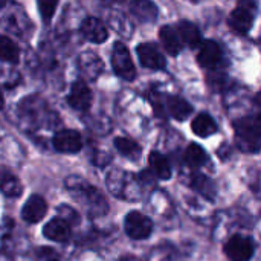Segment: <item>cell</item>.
<instances>
[{
	"label": "cell",
	"instance_id": "26",
	"mask_svg": "<svg viewBox=\"0 0 261 261\" xmlns=\"http://www.w3.org/2000/svg\"><path fill=\"white\" fill-rule=\"evenodd\" d=\"M38 3V9H40V15L43 17L44 21H49L57 9L58 0H37Z\"/></svg>",
	"mask_w": 261,
	"mask_h": 261
},
{
	"label": "cell",
	"instance_id": "21",
	"mask_svg": "<svg viewBox=\"0 0 261 261\" xmlns=\"http://www.w3.org/2000/svg\"><path fill=\"white\" fill-rule=\"evenodd\" d=\"M179 38L180 41L187 43L190 47H199L202 43V34L199 31V28L191 23V21H180L179 24Z\"/></svg>",
	"mask_w": 261,
	"mask_h": 261
},
{
	"label": "cell",
	"instance_id": "31",
	"mask_svg": "<svg viewBox=\"0 0 261 261\" xmlns=\"http://www.w3.org/2000/svg\"><path fill=\"white\" fill-rule=\"evenodd\" d=\"M6 2H8V0H0V6H3V5H5Z\"/></svg>",
	"mask_w": 261,
	"mask_h": 261
},
{
	"label": "cell",
	"instance_id": "24",
	"mask_svg": "<svg viewBox=\"0 0 261 261\" xmlns=\"http://www.w3.org/2000/svg\"><path fill=\"white\" fill-rule=\"evenodd\" d=\"M20 52L17 44L6 35H0V61L15 64L18 61Z\"/></svg>",
	"mask_w": 261,
	"mask_h": 261
},
{
	"label": "cell",
	"instance_id": "4",
	"mask_svg": "<svg viewBox=\"0 0 261 261\" xmlns=\"http://www.w3.org/2000/svg\"><path fill=\"white\" fill-rule=\"evenodd\" d=\"M125 234L133 240H145L153 231V222L139 211H130L124 219Z\"/></svg>",
	"mask_w": 261,
	"mask_h": 261
},
{
	"label": "cell",
	"instance_id": "5",
	"mask_svg": "<svg viewBox=\"0 0 261 261\" xmlns=\"http://www.w3.org/2000/svg\"><path fill=\"white\" fill-rule=\"evenodd\" d=\"M254 242L245 236H234L225 245V254L231 261H249L254 257Z\"/></svg>",
	"mask_w": 261,
	"mask_h": 261
},
{
	"label": "cell",
	"instance_id": "3",
	"mask_svg": "<svg viewBox=\"0 0 261 261\" xmlns=\"http://www.w3.org/2000/svg\"><path fill=\"white\" fill-rule=\"evenodd\" d=\"M112 66L115 73L127 81L135 80L136 76V69L135 64L132 61L130 52L127 49V46L121 41H116L113 44V50H112Z\"/></svg>",
	"mask_w": 261,
	"mask_h": 261
},
{
	"label": "cell",
	"instance_id": "6",
	"mask_svg": "<svg viewBox=\"0 0 261 261\" xmlns=\"http://www.w3.org/2000/svg\"><path fill=\"white\" fill-rule=\"evenodd\" d=\"M136 54L139 57V61L144 67L153 69V70H162L167 66V60L164 54L156 47L153 43H142L136 47Z\"/></svg>",
	"mask_w": 261,
	"mask_h": 261
},
{
	"label": "cell",
	"instance_id": "9",
	"mask_svg": "<svg viewBox=\"0 0 261 261\" xmlns=\"http://www.w3.org/2000/svg\"><path fill=\"white\" fill-rule=\"evenodd\" d=\"M254 18H255V9L239 5L229 15V26L236 32L246 34L251 31Z\"/></svg>",
	"mask_w": 261,
	"mask_h": 261
},
{
	"label": "cell",
	"instance_id": "20",
	"mask_svg": "<svg viewBox=\"0 0 261 261\" xmlns=\"http://www.w3.org/2000/svg\"><path fill=\"white\" fill-rule=\"evenodd\" d=\"M191 128L197 136L208 138V136H211V135H214L217 132V124L213 119V116H210L208 113H200L193 119Z\"/></svg>",
	"mask_w": 261,
	"mask_h": 261
},
{
	"label": "cell",
	"instance_id": "16",
	"mask_svg": "<svg viewBox=\"0 0 261 261\" xmlns=\"http://www.w3.org/2000/svg\"><path fill=\"white\" fill-rule=\"evenodd\" d=\"M148 164H150V171L154 174L156 179H164L168 180L171 177V165L168 159L161 154L159 151H151L148 156Z\"/></svg>",
	"mask_w": 261,
	"mask_h": 261
},
{
	"label": "cell",
	"instance_id": "11",
	"mask_svg": "<svg viewBox=\"0 0 261 261\" xmlns=\"http://www.w3.org/2000/svg\"><path fill=\"white\" fill-rule=\"evenodd\" d=\"M81 32H83L86 40H89L92 43H96V44L104 43L109 38V32H107L106 24L96 17L84 18L83 23H81Z\"/></svg>",
	"mask_w": 261,
	"mask_h": 261
},
{
	"label": "cell",
	"instance_id": "15",
	"mask_svg": "<svg viewBox=\"0 0 261 261\" xmlns=\"http://www.w3.org/2000/svg\"><path fill=\"white\" fill-rule=\"evenodd\" d=\"M130 12L141 23H151L158 18V6L151 0H132Z\"/></svg>",
	"mask_w": 261,
	"mask_h": 261
},
{
	"label": "cell",
	"instance_id": "13",
	"mask_svg": "<svg viewBox=\"0 0 261 261\" xmlns=\"http://www.w3.org/2000/svg\"><path fill=\"white\" fill-rule=\"evenodd\" d=\"M70 225L64 222L63 219L57 217L47 222L43 228V236L47 240L57 242V243H64L70 239Z\"/></svg>",
	"mask_w": 261,
	"mask_h": 261
},
{
	"label": "cell",
	"instance_id": "28",
	"mask_svg": "<svg viewBox=\"0 0 261 261\" xmlns=\"http://www.w3.org/2000/svg\"><path fill=\"white\" fill-rule=\"evenodd\" d=\"M58 211H60V219H63V220L67 222L69 225H73V223L80 222V216L75 213V210H72V208H69V206H66V205H63V206L58 208Z\"/></svg>",
	"mask_w": 261,
	"mask_h": 261
},
{
	"label": "cell",
	"instance_id": "27",
	"mask_svg": "<svg viewBox=\"0 0 261 261\" xmlns=\"http://www.w3.org/2000/svg\"><path fill=\"white\" fill-rule=\"evenodd\" d=\"M110 21H112V28H113L115 31H118V32H121V26H124V29L127 31V34H128V35H130V34H132V31H133L132 24L128 23V20H127L124 15H118V14H115V15H112V17H110Z\"/></svg>",
	"mask_w": 261,
	"mask_h": 261
},
{
	"label": "cell",
	"instance_id": "22",
	"mask_svg": "<svg viewBox=\"0 0 261 261\" xmlns=\"http://www.w3.org/2000/svg\"><path fill=\"white\" fill-rule=\"evenodd\" d=\"M191 185L205 199H208V200H214L216 199V185H214V182L208 176H205L202 173L194 174L193 179H191Z\"/></svg>",
	"mask_w": 261,
	"mask_h": 261
},
{
	"label": "cell",
	"instance_id": "19",
	"mask_svg": "<svg viewBox=\"0 0 261 261\" xmlns=\"http://www.w3.org/2000/svg\"><path fill=\"white\" fill-rule=\"evenodd\" d=\"M167 109L177 121H185L193 113V106L180 96H170L167 99Z\"/></svg>",
	"mask_w": 261,
	"mask_h": 261
},
{
	"label": "cell",
	"instance_id": "29",
	"mask_svg": "<svg viewBox=\"0 0 261 261\" xmlns=\"http://www.w3.org/2000/svg\"><path fill=\"white\" fill-rule=\"evenodd\" d=\"M139 180H141L142 184L153 185V184H154V174H153L150 170H144V171L139 174Z\"/></svg>",
	"mask_w": 261,
	"mask_h": 261
},
{
	"label": "cell",
	"instance_id": "17",
	"mask_svg": "<svg viewBox=\"0 0 261 261\" xmlns=\"http://www.w3.org/2000/svg\"><path fill=\"white\" fill-rule=\"evenodd\" d=\"M0 193L6 197H18L23 193L21 182L8 170H0Z\"/></svg>",
	"mask_w": 261,
	"mask_h": 261
},
{
	"label": "cell",
	"instance_id": "10",
	"mask_svg": "<svg viewBox=\"0 0 261 261\" xmlns=\"http://www.w3.org/2000/svg\"><path fill=\"white\" fill-rule=\"evenodd\" d=\"M46 211H47L46 200L41 196L34 194L23 205V208H21V219L26 223H38L46 216Z\"/></svg>",
	"mask_w": 261,
	"mask_h": 261
},
{
	"label": "cell",
	"instance_id": "8",
	"mask_svg": "<svg viewBox=\"0 0 261 261\" xmlns=\"http://www.w3.org/2000/svg\"><path fill=\"white\" fill-rule=\"evenodd\" d=\"M67 102L72 109L86 112L92 106V92L84 81H75L67 96Z\"/></svg>",
	"mask_w": 261,
	"mask_h": 261
},
{
	"label": "cell",
	"instance_id": "7",
	"mask_svg": "<svg viewBox=\"0 0 261 261\" xmlns=\"http://www.w3.org/2000/svg\"><path fill=\"white\" fill-rule=\"evenodd\" d=\"M54 148L60 153L75 154L83 148L81 135L76 130H61L52 139Z\"/></svg>",
	"mask_w": 261,
	"mask_h": 261
},
{
	"label": "cell",
	"instance_id": "18",
	"mask_svg": "<svg viewBox=\"0 0 261 261\" xmlns=\"http://www.w3.org/2000/svg\"><path fill=\"white\" fill-rule=\"evenodd\" d=\"M159 37H161V41H162L165 50L170 55H173V57L179 55V52L182 50V41L179 38L177 31L173 26H164V28H161Z\"/></svg>",
	"mask_w": 261,
	"mask_h": 261
},
{
	"label": "cell",
	"instance_id": "32",
	"mask_svg": "<svg viewBox=\"0 0 261 261\" xmlns=\"http://www.w3.org/2000/svg\"><path fill=\"white\" fill-rule=\"evenodd\" d=\"M107 2H121V0H107Z\"/></svg>",
	"mask_w": 261,
	"mask_h": 261
},
{
	"label": "cell",
	"instance_id": "23",
	"mask_svg": "<svg viewBox=\"0 0 261 261\" xmlns=\"http://www.w3.org/2000/svg\"><path fill=\"white\" fill-rule=\"evenodd\" d=\"M115 148L119 151L121 156L130 161H138L141 158V147L130 138H116Z\"/></svg>",
	"mask_w": 261,
	"mask_h": 261
},
{
	"label": "cell",
	"instance_id": "33",
	"mask_svg": "<svg viewBox=\"0 0 261 261\" xmlns=\"http://www.w3.org/2000/svg\"><path fill=\"white\" fill-rule=\"evenodd\" d=\"M49 261H58V260H49Z\"/></svg>",
	"mask_w": 261,
	"mask_h": 261
},
{
	"label": "cell",
	"instance_id": "25",
	"mask_svg": "<svg viewBox=\"0 0 261 261\" xmlns=\"http://www.w3.org/2000/svg\"><path fill=\"white\" fill-rule=\"evenodd\" d=\"M208 161V156H206V151L197 145V144H190L187 151H185V162L193 167V168H197V167H202L205 165V162Z\"/></svg>",
	"mask_w": 261,
	"mask_h": 261
},
{
	"label": "cell",
	"instance_id": "14",
	"mask_svg": "<svg viewBox=\"0 0 261 261\" xmlns=\"http://www.w3.org/2000/svg\"><path fill=\"white\" fill-rule=\"evenodd\" d=\"M78 67L84 73L86 78L95 80L102 72L104 64H102L101 58L96 54H93V52H83L78 57Z\"/></svg>",
	"mask_w": 261,
	"mask_h": 261
},
{
	"label": "cell",
	"instance_id": "2",
	"mask_svg": "<svg viewBox=\"0 0 261 261\" xmlns=\"http://www.w3.org/2000/svg\"><path fill=\"white\" fill-rule=\"evenodd\" d=\"M66 188L78 199H81V202H84L92 213H98V214H106L107 211V202L104 199V196L92 185H89L84 179L81 177H69L66 180Z\"/></svg>",
	"mask_w": 261,
	"mask_h": 261
},
{
	"label": "cell",
	"instance_id": "30",
	"mask_svg": "<svg viewBox=\"0 0 261 261\" xmlns=\"http://www.w3.org/2000/svg\"><path fill=\"white\" fill-rule=\"evenodd\" d=\"M3 106H5V101H3V95H2V92H0V110L3 109Z\"/></svg>",
	"mask_w": 261,
	"mask_h": 261
},
{
	"label": "cell",
	"instance_id": "12",
	"mask_svg": "<svg viewBox=\"0 0 261 261\" xmlns=\"http://www.w3.org/2000/svg\"><path fill=\"white\" fill-rule=\"evenodd\" d=\"M199 54H197V61L202 67L206 69H214L220 60H222V49L220 46L213 41V40H205L199 46Z\"/></svg>",
	"mask_w": 261,
	"mask_h": 261
},
{
	"label": "cell",
	"instance_id": "1",
	"mask_svg": "<svg viewBox=\"0 0 261 261\" xmlns=\"http://www.w3.org/2000/svg\"><path fill=\"white\" fill-rule=\"evenodd\" d=\"M236 139L239 148L246 153H257L260 150L261 121L258 115L246 116L234 122Z\"/></svg>",
	"mask_w": 261,
	"mask_h": 261
}]
</instances>
